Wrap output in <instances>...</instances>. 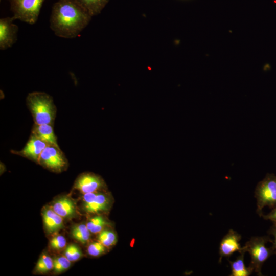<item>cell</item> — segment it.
<instances>
[{"mask_svg":"<svg viewBox=\"0 0 276 276\" xmlns=\"http://www.w3.org/2000/svg\"><path fill=\"white\" fill-rule=\"evenodd\" d=\"M92 16L75 0H58L53 5L50 27L59 37H77L87 26Z\"/></svg>","mask_w":276,"mask_h":276,"instance_id":"1","label":"cell"},{"mask_svg":"<svg viewBox=\"0 0 276 276\" xmlns=\"http://www.w3.org/2000/svg\"><path fill=\"white\" fill-rule=\"evenodd\" d=\"M26 104L34 124L54 125L57 109L51 96L45 92H31L26 97Z\"/></svg>","mask_w":276,"mask_h":276,"instance_id":"2","label":"cell"},{"mask_svg":"<svg viewBox=\"0 0 276 276\" xmlns=\"http://www.w3.org/2000/svg\"><path fill=\"white\" fill-rule=\"evenodd\" d=\"M268 242H272L269 236L252 237L242 247L241 252H249L251 258L249 266L258 275H262L261 269L263 264L274 254L272 247L266 246Z\"/></svg>","mask_w":276,"mask_h":276,"instance_id":"3","label":"cell"},{"mask_svg":"<svg viewBox=\"0 0 276 276\" xmlns=\"http://www.w3.org/2000/svg\"><path fill=\"white\" fill-rule=\"evenodd\" d=\"M257 200V213L262 217L265 206H276V175L268 173L257 185L255 191Z\"/></svg>","mask_w":276,"mask_h":276,"instance_id":"4","label":"cell"},{"mask_svg":"<svg viewBox=\"0 0 276 276\" xmlns=\"http://www.w3.org/2000/svg\"><path fill=\"white\" fill-rule=\"evenodd\" d=\"M15 20L30 25L35 24L44 0H8Z\"/></svg>","mask_w":276,"mask_h":276,"instance_id":"5","label":"cell"},{"mask_svg":"<svg viewBox=\"0 0 276 276\" xmlns=\"http://www.w3.org/2000/svg\"><path fill=\"white\" fill-rule=\"evenodd\" d=\"M38 163L48 169L60 172L65 170L68 162L59 147L48 145L42 152Z\"/></svg>","mask_w":276,"mask_h":276,"instance_id":"6","label":"cell"},{"mask_svg":"<svg viewBox=\"0 0 276 276\" xmlns=\"http://www.w3.org/2000/svg\"><path fill=\"white\" fill-rule=\"evenodd\" d=\"M13 17L0 19V49L5 50L15 43L17 40L18 27L14 24Z\"/></svg>","mask_w":276,"mask_h":276,"instance_id":"7","label":"cell"},{"mask_svg":"<svg viewBox=\"0 0 276 276\" xmlns=\"http://www.w3.org/2000/svg\"><path fill=\"white\" fill-rule=\"evenodd\" d=\"M82 202L83 210L90 214L106 211L110 205L108 196L98 191L83 194Z\"/></svg>","mask_w":276,"mask_h":276,"instance_id":"8","label":"cell"},{"mask_svg":"<svg viewBox=\"0 0 276 276\" xmlns=\"http://www.w3.org/2000/svg\"><path fill=\"white\" fill-rule=\"evenodd\" d=\"M241 235L233 229H229L228 232L223 237L220 243L219 262H221L223 257L229 258L234 252L240 253L242 247L239 243Z\"/></svg>","mask_w":276,"mask_h":276,"instance_id":"9","label":"cell"},{"mask_svg":"<svg viewBox=\"0 0 276 276\" xmlns=\"http://www.w3.org/2000/svg\"><path fill=\"white\" fill-rule=\"evenodd\" d=\"M48 145L45 142L31 133L28 142L21 150L11 151L13 154L38 163L42 152Z\"/></svg>","mask_w":276,"mask_h":276,"instance_id":"10","label":"cell"},{"mask_svg":"<svg viewBox=\"0 0 276 276\" xmlns=\"http://www.w3.org/2000/svg\"><path fill=\"white\" fill-rule=\"evenodd\" d=\"M104 186L103 179L98 175L86 173L80 175L76 180L74 188L83 194L95 192Z\"/></svg>","mask_w":276,"mask_h":276,"instance_id":"11","label":"cell"},{"mask_svg":"<svg viewBox=\"0 0 276 276\" xmlns=\"http://www.w3.org/2000/svg\"><path fill=\"white\" fill-rule=\"evenodd\" d=\"M52 209L62 218L71 219L77 214L74 201L67 196H63L56 200L53 203Z\"/></svg>","mask_w":276,"mask_h":276,"instance_id":"12","label":"cell"},{"mask_svg":"<svg viewBox=\"0 0 276 276\" xmlns=\"http://www.w3.org/2000/svg\"><path fill=\"white\" fill-rule=\"evenodd\" d=\"M43 223L49 233L57 232L64 227L63 219L52 208H46L42 212Z\"/></svg>","mask_w":276,"mask_h":276,"instance_id":"13","label":"cell"},{"mask_svg":"<svg viewBox=\"0 0 276 276\" xmlns=\"http://www.w3.org/2000/svg\"><path fill=\"white\" fill-rule=\"evenodd\" d=\"M31 133L45 142L48 145L59 147L53 129V125L44 124L37 125L34 124Z\"/></svg>","mask_w":276,"mask_h":276,"instance_id":"14","label":"cell"},{"mask_svg":"<svg viewBox=\"0 0 276 276\" xmlns=\"http://www.w3.org/2000/svg\"><path fill=\"white\" fill-rule=\"evenodd\" d=\"M245 254L241 252L235 261H229L232 271L230 276H249L254 271L250 266L246 267L244 262Z\"/></svg>","mask_w":276,"mask_h":276,"instance_id":"15","label":"cell"},{"mask_svg":"<svg viewBox=\"0 0 276 276\" xmlns=\"http://www.w3.org/2000/svg\"><path fill=\"white\" fill-rule=\"evenodd\" d=\"M92 17L99 14L109 0H75Z\"/></svg>","mask_w":276,"mask_h":276,"instance_id":"16","label":"cell"},{"mask_svg":"<svg viewBox=\"0 0 276 276\" xmlns=\"http://www.w3.org/2000/svg\"><path fill=\"white\" fill-rule=\"evenodd\" d=\"M72 237L82 243H86L90 238V232L86 224H80L73 227L71 231Z\"/></svg>","mask_w":276,"mask_h":276,"instance_id":"17","label":"cell"},{"mask_svg":"<svg viewBox=\"0 0 276 276\" xmlns=\"http://www.w3.org/2000/svg\"><path fill=\"white\" fill-rule=\"evenodd\" d=\"M53 260L48 255L42 254L38 260L35 270L40 273H46L53 269Z\"/></svg>","mask_w":276,"mask_h":276,"instance_id":"18","label":"cell"},{"mask_svg":"<svg viewBox=\"0 0 276 276\" xmlns=\"http://www.w3.org/2000/svg\"><path fill=\"white\" fill-rule=\"evenodd\" d=\"M107 224L102 216H96L87 222L86 226L90 233L96 234L100 233Z\"/></svg>","mask_w":276,"mask_h":276,"instance_id":"19","label":"cell"},{"mask_svg":"<svg viewBox=\"0 0 276 276\" xmlns=\"http://www.w3.org/2000/svg\"><path fill=\"white\" fill-rule=\"evenodd\" d=\"M99 242L105 247L114 245L117 242V236L114 233L108 230L102 231L98 237Z\"/></svg>","mask_w":276,"mask_h":276,"instance_id":"20","label":"cell"},{"mask_svg":"<svg viewBox=\"0 0 276 276\" xmlns=\"http://www.w3.org/2000/svg\"><path fill=\"white\" fill-rule=\"evenodd\" d=\"M53 270L56 273H60L67 269L71 265V261L65 256H60L53 260Z\"/></svg>","mask_w":276,"mask_h":276,"instance_id":"21","label":"cell"},{"mask_svg":"<svg viewBox=\"0 0 276 276\" xmlns=\"http://www.w3.org/2000/svg\"><path fill=\"white\" fill-rule=\"evenodd\" d=\"M82 256L80 249L75 244H70L65 249L64 256L71 262L79 259Z\"/></svg>","mask_w":276,"mask_h":276,"instance_id":"22","label":"cell"},{"mask_svg":"<svg viewBox=\"0 0 276 276\" xmlns=\"http://www.w3.org/2000/svg\"><path fill=\"white\" fill-rule=\"evenodd\" d=\"M105 250V246L101 242H94L90 244L87 251L89 255L94 257H97L103 254Z\"/></svg>","mask_w":276,"mask_h":276,"instance_id":"23","label":"cell"},{"mask_svg":"<svg viewBox=\"0 0 276 276\" xmlns=\"http://www.w3.org/2000/svg\"><path fill=\"white\" fill-rule=\"evenodd\" d=\"M66 241L62 235L54 236L50 241V246L54 249L59 250L66 246Z\"/></svg>","mask_w":276,"mask_h":276,"instance_id":"24","label":"cell"},{"mask_svg":"<svg viewBox=\"0 0 276 276\" xmlns=\"http://www.w3.org/2000/svg\"><path fill=\"white\" fill-rule=\"evenodd\" d=\"M269 235H271L274 237V240L272 242L273 243V245L271 247L273 252L276 255V224H273L272 226L270 227L268 231Z\"/></svg>","mask_w":276,"mask_h":276,"instance_id":"25","label":"cell"},{"mask_svg":"<svg viewBox=\"0 0 276 276\" xmlns=\"http://www.w3.org/2000/svg\"><path fill=\"white\" fill-rule=\"evenodd\" d=\"M262 217L264 219L270 220L273 224H276V206L273 208L268 214L266 215L263 214Z\"/></svg>","mask_w":276,"mask_h":276,"instance_id":"26","label":"cell"}]
</instances>
